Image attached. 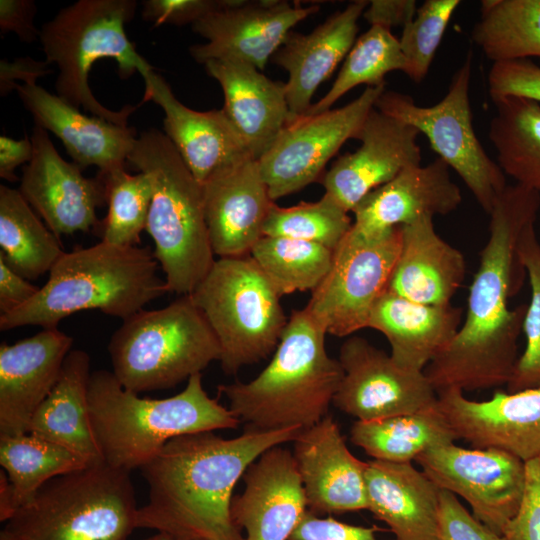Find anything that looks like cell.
<instances>
[{
    "label": "cell",
    "instance_id": "22",
    "mask_svg": "<svg viewBox=\"0 0 540 540\" xmlns=\"http://www.w3.org/2000/svg\"><path fill=\"white\" fill-rule=\"evenodd\" d=\"M203 205L215 255H250L263 237L271 207L258 161L248 158L210 176L203 184Z\"/></svg>",
    "mask_w": 540,
    "mask_h": 540
},
{
    "label": "cell",
    "instance_id": "1",
    "mask_svg": "<svg viewBox=\"0 0 540 540\" xmlns=\"http://www.w3.org/2000/svg\"><path fill=\"white\" fill-rule=\"evenodd\" d=\"M540 194L507 185L490 212L489 238L469 287L466 316L450 344L424 369L438 393L507 385L518 360L517 341L526 304L508 301L520 290L525 268L518 253L522 231L536 222Z\"/></svg>",
    "mask_w": 540,
    "mask_h": 540
},
{
    "label": "cell",
    "instance_id": "29",
    "mask_svg": "<svg viewBox=\"0 0 540 540\" xmlns=\"http://www.w3.org/2000/svg\"><path fill=\"white\" fill-rule=\"evenodd\" d=\"M367 510L395 540H440V489L412 463L367 461Z\"/></svg>",
    "mask_w": 540,
    "mask_h": 540
},
{
    "label": "cell",
    "instance_id": "4",
    "mask_svg": "<svg viewBox=\"0 0 540 540\" xmlns=\"http://www.w3.org/2000/svg\"><path fill=\"white\" fill-rule=\"evenodd\" d=\"M326 335L306 308L292 310L268 365L248 382L218 386L245 429H305L328 415L343 370Z\"/></svg>",
    "mask_w": 540,
    "mask_h": 540
},
{
    "label": "cell",
    "instance_id": "40",
    "mask_svg": "<svg viewBox=\"0 0 540 540\" xmlns=\"http://www.w3.org/2000/svg\"><path fill=\"white\" fill-rule=\"evenodd\" d=\"M100 175L106 186L108 213L101 223L102 241L119 246H138L146 229L153 196L151 176L129 174L125 168Z\"/></svg>",
    "mask_w": 540,
    "mask_h": 540
},
{
    "label": "cell",
    "instance_id": "28",
    "mask_svg": "<svg viewBox=\"0 0 540 540\" xmlns=\"http://www.w3.org/2000/svg\"><path fill=\"white\" fill-rule=\"evenodd\" d=\"M204 66L223 90L227 117L258 160L289 122L285 83L237 60H210Z\"/></svg>",
    "mask_w": 540,
    "mask_h": 540
},
{
    "label": "cell",
    "instance_id": "9",
    "mask_svg": "<svg viewBox=\"0 0 540 540\" xmlns=\"http://www.w3.org/2000/svg\"><path fill=\"white\" fill-rule=\"evenodd\" d=\"M108 352L116 379L137 394L174 387L221 357L218 339L190 295L123 320Z\"/></svg>",
    "mask_w": 540,
    "mask_h": 540
},
{
    "label": "cell",
    "instance_id": "17",
    "mask_svg": "<svg viewBox=\"0 0 540 540\" xmlns=\"http://www.w3.org/2000/svg\"><path fill=\"white\" fill-rule=\"evenodd\" d=\"M33 156L23 167L19 192L57 236L88 232L99 225L98 207L107 203L103 178H87L57 152L47 130L35 124Z\"/></svg>",
    "mask_w": 540,
    "mask_h": 540
},
{
    "label": "cell",
    "instance_id": "48",
    "mask_svg": "<svg viewBox=\"0 0 540 540\" xmlns=\"http://www.w3.org/2000/svg\"><path fill=\"white\" fill-rule=\"evenodd\" d=\"M289 540H382L374 527L340 522L307 511ZM395 540V539H394Z\"/></svg>",
    "mask_w": 540,
    "mask_h": 540
},
{
    "label": "cell",
    "instance_id": "5",
    "mask_svg": "<svg viewBox=\"0 0 540 540\" xmlns=\"http://www.w3.org/2000/svg\"><path fill=\"white\" fill-rule=\"evenodd\" d=\"M88 402L103 460L129 472L176 437L240 424L228 407L208 395L202 373L191 376L180 393L155 399L125 389L112 371L97 370L89 379Z\"/></svg>",
    "mask_w": 540,
    "mask_h": 540
},
{
    "label": "cell",
    "instance_id": "31",
    "mask_svg": "<svg viewBox=\"0 0 540 540\" xmlns=\"http://www.w3.org/2000/svg\"><path fill=\"white\" fill-rule=\"evenodd\" d=\"M462 324V309L428 305L389 290L372 309L368 328L381 332L390 355L401 367L423 372L453 340Z\"/></svg>",
    "mask_w": 540,
    "mask_h": 540
},
{
    "label": "cell",
    "instance_id": "34",
    "mask_svg": "<svg viewBox=\"0 0 540 540\" xmlns=\"http://www.w3.org/2000/svg\"><path fill=\"white\" fill-rule=\"evenodd\" d=\"M0 259L27 280L50 272L65 253L18 189L0 186Z\"/></svg>",
    "mask_w": 540,
    "mask_h": 540
},
{
    "label": "cell",
    "instance_id": "43",
    "mask_svg": "<svg viewBox=\"0 0 540 540\" xmlns=\"http://www.w3.org/2000/svg\"><path fill=\"white\" fill-rule=\"evenodd\" d=\"M459 0H426L399 39L407 62L404 73L415 83L426 77Z\"/></svg>",
    "mask_w": 540,
    "mask_h": 540
},
{
    "label": "cell",
    "instance_id": "35",
    "mask_svg": "<svg viewBox=\"0 0 540 540\" xmlns=\"http://www.w3.org/2000/svg\"><path fill=\"white\" fill-rule=\"evenodd\" d=\"M488 136L498 165L517 184L540 194V103L509 96L493 100Z\"/></svg>",
    "mask_w": 540,
    "mask_h": 540
},
{
    "label": "cell",
    "instance_id": "23",
    "mask_svg": "<svg viewBox=\"0 0 540 540\" xmlns=\"http://www.w3.org/2000/svg\"><path fill=\"white\" fill-rule=\"evenodd\" d=\"M145 82L143 102L153 101L164 112V134L199 183L228 166L252 158L222 109L196 111L182 104L154 67L140 72Z\"/></svg>",
    "mask_w": 540,
    "mask_h": 540
},
{
    "label": "cell",
    "instance_id": "6",
    "mask_svg": "<svg viewBox=\"0 0 540 540\" xmlns=\"http://www.w3.org/2000/svg\"><path fill=\"white\" fill-rule=\"evenodd\" d=\"M151 176L153 196L146 231L169 292L189 295L213 266L214 252L205 220L202 184L167 138L143 131L127 158Z\"/></svg>",
    "mask_w": 540,
    "mask_h": 540
},
{
    "label": "cell",
    "instance_id": "19",
    "mask_svg": "<svg viewBox=\"0 0 540 540\" xmlns=\"http://www.w3.org/2000/svg\"><path fill=\"white\" fill-rule=\"evenodd\" d=\"M437 406L457 439L503 450L527 462L540 457V388L495 392L475 401L458 389L437 393Z\"/></svg>",
    "mask_w": 540,
    "mask_h": 540
},
{
    "label": "cell",
    "instance_id": "12",
    "mask_svg": "<svg viewBox=\"0 0 540 540\" xmlns=\"http://www.w3.org/2000/svg\"><path fill=\"white\" fill-rule=\"evenodd\" d=\"M400 245V227L373 235L351 227L305 307L327 334L347 337L368 328L373 307L388 290Z\"/></svg>",
    "mask_w": 540,
    "mask_h": 540
},
{
    "label": "cell",
    "instance_id": "44",
    "mask_svg": "<svg viewBox=\"0 0 540 540\" xmlns=\"http://www.w3.org/2000/svg\"><path fill=\"white\" fill-rule=\"evenodd\" d=\"M487 83L492 101L517 96L540 103V66L530 59L494 62Z\"/></svg>",
    "mask_w": 540,
    "mask_h": 540
},
{
    "label": "cell",
    "instance_id": "50",
    "mask_svg": "<svg viewBox=\"0 0 540 540\" xmlns=\"http://www.w3.org/2000/svg\"><path fill=\"white\" fill-rule=\"evenodd\" d=\"M53 72L50 64L38 61L31 57H20L13 61L2 59L0 61V94L5 96L19 85L18 80L25 85H34L36 81Z\"/></svg>",
    "mask_w": 540,
    "mask_h": 540
},
{
    "label": "cell",
    "instance_id": "2",
    "mask_svg": "<svg viewBox=\"0 0 540 540\" xmlns=\"http://www.w3.org/2000/svg\"><path fill=\"white\" fill-rule=\"evenodd\" d=\"M302 429H245L234 438L213 431L176 437L140 470L148 501L136 528L176 540H244L231 518L233 490L265 451L293 442Z\"/></svg>",
    "mask_w": 540,
    "mask_h": 540
},
{
    "label": "cell",
    "instance_id": "30",
    "mask_svg": "<svg viewBox=\"0 0 540 540\" xmlns=\"http://www.w3.org/2000/svg\"><path fill=\"white\" fill-rule=\"evenodd\" d=\"M400 231V250L388 290L422 304H451L465 279L462 252L437 234L431 216L403 225Z\"/></svg>",
    "mask_w": 540,
    "mask_h": 540
},
{
    "label": "cell",
    "instance_id": "46",
    "mask_svg": "<svg viewBox=\"0 0 540 540\" xmlns=\"http://www.w3.org/2000/svg\"><path fill=\"white\" fill-rule=\"evenodd\" d=\"M440 540H505L470 513L450 492L440 490Z\"/></svg>",
    "mask_w": 540,
    "mask_h": 540
},
{
    "label": "cell",
    "instance_id": "24",
    "mask_svg": "<svg viewBox=\"0 0 540 540\" xmlns=\"http://www.w3.org/2000/svg\"><path fill=\"white\" fill-rule=\"evenodd\" d=\"M73 339L45 328L0 345V436L27 433L30 420L55 386Z\"/></svg>",
    "mask_w": 540,
    "mask_h": 540
},
{
    "label": "cell",
    "instance_id": "26",
    "mask_svg": "<svg viewBox=\"0 0 540 540\" xmlns=\"http://www.w3.org/2000/svg\"><path fill=\"white\" fill-rule=\"evenodd\" d=\"M462 202L449 166L440 158L410 167L369 193L352 211V229L373 235L409 224L422 216L448 215Z\"/></svg>",
    "mask_w": 540,
    "mask_h": 540
},
{
    "label": "cell",
    "instance_id": "27",
    "mask_svg": "<svg viewBox=\"0 0 540 540\" xmlns=\"http://www.w3.org/2000/svg\"><path fill=\"white\" fill-rule=\"evenodd\" d=\"M368 4L366 0L351 2L308 34L290 32L273 55V62L289 75L285 83L289 122L307 113L316 89L346 58Z\"/></svg>",
    "mask_w": 540,
    "mask_h": 540
},
{
    "label": "cell",
    "instance_id": "13",
    "mask_svg": "<svg viewBox=\"0 0 540 540\" xmlns=\"http://www.w3.org/2000/svg\"><path fill=\"white\" fill-rule=\"evenodd\" d=\"M385 86L366 87L347 105L290 121L257 160L272 201L316 181L329 160L363 124Z\"/></svg>",
    "mask_w": 540,
    "mask_h": 540
},
{
    "label": "cell",
    "instance_id": "38",
    "mask_svg": "<svg viewBox=\"0 0 540 540\" xmlns=\"http://www.w3.org/2000/svg\"><path fill=\"white\" fill-rule=\"evenodd\" d=\"M333 251L309 241L263 236L250 255L282 297L312 292L329 271Z\"/></svg>",
    "mask_w": 540,
    "mask_h": 540
},
{
    "label": "cell",
    "instance_id": "25",
    "mask_svg": "<svg viewBox=\"0 0 540 540\" xmlns=\"http://www.w3.org/2000/svg\"><path fill=\"white\" fill-rule=\"evenodd\" d=\"M16 91L35 124L58 137L81 169L96 166L107 174L125 168L136 141L133 127L82 114L37 84H19Z\"/></svg>",
    "mask_w": 540,
    "mask_h": 540
},
{
    "label": "cell",
    "instance_id": "37",
    "mask_svg": "<svg viewBox=\"0 0 540 540\" xmlns=\"http://www.w3.org/2000/svg\"><path fill=\"white\" fill-rule=\"evenodd\" d=\"M0 464L19 509L51 479L91 463L59 444L25 433L0 436Z\"/></svg>",
    "mask_w": 540,
    "mask_h": 540
},
{
    "label": "cell",
    "instance_id": "52",
    "mask_svg": "<svg viewBox=\"0 0 540 540\" xmlns=\"http://www.w3.org/2000/svg\"><path fill=\"white\" fill-rule=\"evenodd\" d=\"M26 278L12 270L0 259V312L1 315L21 307L39 291Z\"/></svg>",
    "mask_w": 540,
    "mask_h": 540
},
{
    "label": "cell",
    "instance_id": "47",
    "mask_svg": "<svg viewBox=\"0 0 540 540\" xmlns=\"http://www.w3.org/2000/svg\"><path fill=\"white\" fill-rule=\"evenodd\" d=\"M225 0H144L142 17L157 27L163 24H194L219 9Z\"/></svg>",
    "mask_w": 540,
    "mask_h": 540
},
{
    "label": "cell",
    "instance_id": "10",
    "mask_svg": "<svg viewBox=\"0 0 540 540\" xmlns=\"http://www.w3.org/2000/svg\"><path fill=\"white\" fill-rule=\"evenodd\" d=\"M189 295L218 339L227 375L275 351L289 317L251 255L215 260Z\"/></svg>",
    "mask_w": 540,
    "mask_h": 540
},
{
    "label": "cell",
    "instance_id": "41",
    "mask_svg": "<svg viewBox=\"0 0 540 540\" xmlns=\"http://www.w3.org/2000/svg\"><path fill=\"white\" fill-rule=\"evenodd\" d=\"M348 213L326 194L318 201L300 202L291 207L274 203L263 236L309 241L334 250L352 227Z\"/></svg>",
    "mask_w": 540,
    "mask_h": 540
},
{
    "label": "cell",
    "instance_id": "21",
    "mask_svg": "<svg viewBox=\"0 0 540 540\" xmlns=\"http://www.w3.org/2000/svg\"><path fill=\"white\" fill-rule=\"evenodd\" d=\"M244 489L231 502V518L244 540H289L308 511L290 450L275 446L261 454L243 475Z\"/></svg>",
    "mask_w": 540,
    "mask_h": 540
},
{
    "label": "cell",
    "instance_id": "32",
    "mask_svg": "<svg viewBox=\"0 0 540 540\" xmlns=\"http://www.w3.org/2000/svg\"><path fill=\"white\" fill-rule=\"evenodd\" d=\"M91 373L88 353L71 350L55 386L33 414L27 433L59 444L95 463L103 457L90 419Z\"/></svg>",
    "mask_w": 540,
    "mask_h": 540
},
{
    "label": "cell",
    "instance_id": "36",
    "mask_svg": "<svg viewBox=\"0 0 540 540\" xmlns=\"http://www.w3.org/2000/svg\"><path fill=\"white\" fill-rule=\"evenodd\" d=\"M472 41L493 63L540 58V0H483Z\"/></svg>",
    "mask_w": 540,
    "mask_h": 540
},
{
    "label": "cell",
    "instance_id": "18",
    "mask_svg": "<svg viewBox=\"0 0 540 540\" xmlns=\"http://www.w3.org/2000/svg\"><path fill=\"white\" fill-rule=\"evenodd\" d=\"M419 134L413 126L373 108L357 139L360 147L340 156L323 175L324 194L352 212L373 190L421 165Z\"/></svg>",
    "mask_w": 540,
    "mask_h": 540
},
{
    "label": "cell",
    "instance_id": "56",
    "mask_svg": "<svg viewBox=\"0 0 540 540\" xmlns=\"http://www.w3.org/2000/svg\"><path fill=\"white\" fill-rule=\"evenodd\" d=\"M0 540H15V539L2 530L0 534Z\"/></svg>",
    "mask_w": 540,
    "mask_h": 540
},
{
    "label": "cell",
    "instance_id": "39",
    "mask_svg": "<svg viewBox=\"0 0 540 540\" xmlns=\"http://www.w3.org/2000/svg\"><path fill=\"white\" fill-rule=\"evenodd\" d=\"M407 66L399 39L391 30L371 26L356 39L329 91L312 104L305 115H315L331 109L348 91L365 84L385 86V76L391 71L404 72Z\"/></svg>",
    "mask_w": 540,
    "mask_h": 540
},
{
    "label": "cell",
    "instance_id": "16",
    "mask_svg": "<svg viewBox=\"0 0 540 540\" xmlns=\"http://www.w3.org/2000/svg\"><path fill=\"white\" fill-rule=\"evenodd\" d=\"M319 10L288 1L225 0L219 9L202 17L192 29L207 40L191 46L195 61L237 60L263 70L291 29Z\"/></svg>",
    "mask_w": 540,
    "mask_h": 540
},
{
    "label": "cell",
    "instance_id": "3",
    "mask_svg": "<svg viewBox=\"0 0 540 540\" xmlns=\"http://www.w3.org/2000/svg\"><path fill=\"white\" fill-rule=\"evenodd\" d=\"M159 267L150 247L101 241L65 252L30 301L0 315V329L56 328L66 317L85 310L125 320L169 293L165 279L157 273Z\"/></svg>",
    "mask_w": 540,
    "mask_h": 540
},
{
    "label": "cell",
    "instance_id": "55",
    "mask_svg": "<svg viewBox=\"0 0 540 540\" xmlns=\"http://www.w3.org/2000/svg\"><path fill=\"white\" fill-rule=\"evenodd\" d=\"M144 540H176V539L164 533H156L155 535L149 538H146Z\"/></svg>",
    "mask_w": 540,
    "mask_h": 540
},
{
    "label": "cell",
    "instance_id": "53",
    "mask_svg": "<svg viewBox=\"0 0 540 540\" xmlns=\"http://www.w3.org/2000/svg\"><path fill=\"white\" fill-rule=\"evenodd\" d=\"M33 156V144L27 136L16 140L6 135L0 136V176L1 178L15 182L18 177L15 169L29 163Z\"/></svg>",
    "mask_w": 540,
    "mask_h": 540
},
{
    "label": "cell",
    "instance_id": "42",
    "mask_svg": "<svg viewBox=\"0 0 540 540\" xmlns=\"http://www.w3.org/2000/svg\"><path fill=\"white\" fill-rule=\"evenodd\" d=\"M518 253L529 278L531 299L522 329L526 346L506 385L508 392L540 388V242L535 222L528 224L522 231Z\"/></svg>",
    "mask_w": 540,
    "mask_h": 540
},
{
    "label": "cell",
    "instance_id": "14",
    "mask_svg": "<svg viewBox=\"0 0 540 540\" xmlns=\"http://www.w3.org/2000/svg\"><path fill=\"white\" fill-rule=\"evenodd\" d=\"M416 462L440 489L463 498L472 515L497 534L518 511L525 488V462L500 449L437 445Z\"/></svg>",
    "mask_w": 540,
    "mask_h": 540
},
{
    "label": "cell",
    "instance_id": "45",
    "mask_svg": "<svg viewBox=\"0 0 540 540\" xmlns=\"http://www.w3.org/2000/svg\"><path fill=\"white\" fill-rule=\"evenodd\" d=\"M525 470L523 497L502 532L505 540H540V457L525 462Z\"/></svg>",
    "mask_w": 540,
    "mask_h": 540
},
{
    "label": "cell",
    "instance_id": "8",
    "mask_svg": "<svg viewBox=\"0 0 540 540\" xmlns=\"http://www.w3.org/2000/svg\"><path fill=\"white\" fill-rule=\"evenodd\" d=\"M130 473L102 460L57 476L3 531L15 540H127L138 510Z\"/></svg>",
    "mask_w": 540,
    "mask_h": 540
},
{
    "label": "cell",
    "instance_id": "7",
    "mask_svg": "<svg viewBox=\"0 0 540 540\" xmlns=\"http://www.w3.org/2000/svg\"><path fill=\"white\" fill-rule=\"evenodd\" d=\"M135 0H79L62 8L40 29L46 61L59 73L57 95L72 106L118 125L142 105H126L119 111L102 105L89 87L92 65L102 58L117 62L121 79L152 67L128 39L125 25L134 17Z\"/></svg>",
    "mask_w": 540,
    "mask_h": 540
},
{
    "label": "cell",
    "instance_id": "20",
    "mask_svg": "<svg viewBox=\"0 0 540 540\" xmlns=\"http://www.w3.org/2000/svg\"><path fill=\"white\" fill-rule=\"evenodd\" d=\"M292 454L308 511L338 514L367 510V462L351 453L332 416L302 429L293 441Z\"/></svg>",
    "mask_w": 540,
    "mask_h": 540
},
{
    "label": "cell",
    "instance_id": "51",
    "mask_svg": "<svg viewBox=\"0 0 540 540\" xmlns=\"http://www.w3.org/2000/svg\"><path fill=\"white\" fill-rule=\"evenodd\" d=\"M417 2L414 0H373L369 1L363 17L371 26H380L391 30L392 27H404L415 16Z\"/></svg>",
    "mask_w": 540,
    "mask_h": 540
},
{
    "label": "cell",
    "instance_id": "15",
    "mask_svg": "<svg viewBox=\"0 0 540 540\" xmlns=\"http://www.w3.org/2000/svg\"><path fill=\"white\" fill-rule=\"evenodd\" d=\"M343 377L333 405L357 421L410 414L437 405L438 395L423 372L399 366L385 351L360 336L340 347Z\"/></svg>",
    "mask_w": 540,
    "mask_h": 540
},
{
    "label": "cell",
    "instance_id": "49",
    "mask_svg": "<svg viewBox=\"0 0 540 540\" xmlns=\"http://www.w3.org/2000/svg\"><path fill=\"white\" fill-rule=\"evenodd\" d=\"M37 7L32 0H1V34L14 32L21 41L31 43L40 37V30L34 26Z\"/></svg>",
    "mask_w": 540,
    "mask_h": 540
},
{
    "label": "cell",
    "instance_id": "11",
    "mask_svg": "<svg viewBox=\"0 0 540 540\" xmlns=\"http://www.w3.org/2000/svg\"><path fill=\"white\" fill-rule=\"evenodd\" d=\"M472 54L452 77L446 95L435 105L423 107L396 91H384L375 108L416 128L431 148L463 180L480 207L490 214L507 186L505 174L476 136L469 99Z\"/></svg>",
    "mask_w": 540,
    "mask_h": 540
},
{
    "label": "cell",
    "instance_id": "33",
    "mask_svg": "<svg viewBox=\"0 0 540 540\" xmlns=\"http://www.w3.org/2000/svg\"><path fill=\"white\" fill-rule=\"evenodd\" d=\"M457 440L438 406L373 421H355L350 441L373 460L412 463L437 445Z\"/></svg>",
    "mask_w": 540,
    "mask_h": 540
},
{
    "label": "cell",
    "instance_id": "54",
    "mask_svg": "<svg viewBox=\"0 0 540 540\" xmlns=\"http://www.w3.org/2000/svg\"><path fill=\"white\" fill-rule=\"evenodd\" d=\"M18 510L12 486L4 470L0 472V520L7 522Z\"/></svg>",
    "mask_w": 540,
    "mask_h": 540
}]
</instances>
